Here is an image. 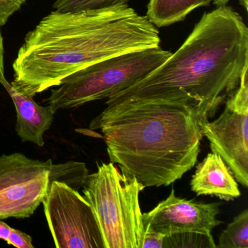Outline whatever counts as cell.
Wrapping results in <instances>:
<instances>
[{
    "instance_id": "12",
    "label": "cell",
    "mask_w": 248,
    "mask_h": 248,
    "mask_svg": "<svg viewBox=\"0 0 248 248\" xmlns=\"http://www.w3.org/2000/svg\"><path fill=\"white\" fill-rule=\"evenodd\" d=\"M51 159L40 161L24 154L13 153L0 156V190L17 183L27 181L50 170Z\"/></svg>"
},
{
    "instance_id": "20",
    "label": "cell",
    "mask_w": 248,
    "mask_h": 248,
    "mask_svg": "<svg viewBox=\"0 0 248 248\" xmlns=\"http://www.w3.org/2000/svg\"><path fill=\"white\" fill-rule=\"evenodd\" d=\"M165 236L157 232L145 231L141 248H162Z\"/></svg>"
},
{
    "instance_id": "4",
    "label": "cell",
    "mask_w": 248,
    "mask_h": 248,
    "mask_svg": "<svg viewBox=\"0 0 248 248\" xmlns=\"http://www.w3.org/2000/svg\"><path fill=\"white\" fill-rule=\"evenodd\" d=\"M144 188L114 163L98 165L82 188L93 210L105 248H141L144 228L139 194Z\"/></svg>"
},
{
    "instance_id": "24",
    "label": "cell",
    "mask_w": 248,
    "mask_h": 248,
    "mask_svg": "<svg viewBox=\"0 0 248 248\" xmlns=\"http://www.w3.org/2000/svg\"><path fill=\"white\" fill-rule=\"evenodd\" d=\"M240 3L247 11L248 10V0H240Z\"/></svg>"
},
{
    "instance_id": "14",
    "label": "cell",
    "mask_w": 248,
    "mask_h": 248,
    "mask_svg": "<svg viewBox=\"0 0 248 248\" xmlns=\"http://www.w3.org/2000/svg\"><path fill=\"white\" fill-rule=\"evenodd\" d=\"M88 172L86 164L84 162L69 161L64 163H53L49 171V183L59 181L78 191L83 188L89 175Z\"/></svg>"
},
{
    "instance_id": "3",
    "label": "cell",
    "mask_w": 248,
    "mask_h": 248,
    "mask_svg": "<svg viewBox=\"0 0 248 248\" xmlns=\"http://www.w3.org/2000/svg\"><path fill=\"white\" fill-rule=\"evenodd\" d=\"M187 100L129 101L108 106L93 119L110 161L145 188L168 186L195 166L207 122Z\"/></svg>"
},
{
    "instance_id": "5",
    "label": "cell",
    "mask_w": 248,
    "mask_h": 248,
    "mask_svg": "<svg viewBox=\"0 0 248 248\" xmlns=\"http://www.w3.org/2000/svg\"><path fill=\"white\" fill-rule=\"evenodd\" d=\"M172 53L160 46L113 56L65 78L47 100L55 111L109 98L163 63Z\"/></svg>"
},
{
    "instance_id": "2",
    "label": "cell",
    "mask_w": 248,
    "mask_h": 248,
    "mask_svg": "<svg viewBox=\"0 0 248 248\" xmlns=\"http://www.w3.org/2000/svg\"><path fill=\"white\" fill-rule=\"evenodd\" d=\"M248 68V28L230 7L203 14L184 44L144 78L108 98L129 101L187 100L207 120L239 86Z\"/></svg>"
},
{
    "instance_id": "17",
    "label": "cell",
    "mask_w": 248,
    "mask_h": 248,
    "mask_svg": "<svg viewBox=\"0 0 248 248\" xmlns=\"http://www.w3.org/2000/svg\"><path fill=\"white\" fill-rule=\"evenodd\" d=\"M130 0H56L53 7L58 12H78L127 5Z\"/></svg>"
},
{
    "instance_id": "18",
    "label": "cell",
    "mask_w": 248,
    "mask_h": 248,
    "mask_svg": "<svg viewBox=\"0 0 248 248\" xmlns=\"http://www.w3.org/2000/svg\"><path fill=\"white\" fill-rule=\"evenodd\" d=\"M26 0H0V28L21 8Z\"/></svg>"
},
{
    "instance_id": "16",
    "label": "cell",
    "mask_w": 248,
    "mask_h": 248,
    "mask_svg": "<svg viewBox=\"0 0 248 248\" xmlns=\"http://www.w3.org/2000/svg\"><path fill=\"white\" fill-rule=\"evenodd\" d=\"M213 235L182 232L165 236L162 248H216Z\"/></svg>"
},
{
    "instance_id": "15",
    "label": "cell",
    "mask_w": 248,
    "mask_h": 248,
    "mask_svg": "<svg viewBox=\"0 0 248 248\" xmlns=\"http://www.w3.org/2000/svg\"><path fill=\"white\" fill-rule=\"evenodd\" d=\"M218 248H248V210L233 219L218 238Z\"/></svg>"
},
{
    "instance_id": "7",
    "label": "cell",
    "mask_w": 248,
    "mask_h": 248,
    "mask_svg": "<svg viewBox=\"0 0 248 248\" xmlns=\"http://www.w3.org/2000/svg\"><path fill=\"white\" fill-rule=\"evenodd\" d=\"M248 68L239 86L226 99L218 118L202 124L212 152L221 156L235 179L248 187Z\"/></svg>"
},
{
    "instance_id": "21",
    "label": "cell",
    "mask_w": 248,
    "mask_h": 248,
    "mask_svg": "<svg viewBox=\"0 0 248 248\" xmlns=\"http://www.w3.org/2000/svg\"><path fill=\"white\" fill-rule=\"evenodd\" d=\"M4 50L3 37L0 32V83L5 79V69H4Z\"/></svg>"
},
{
    "instance_id": "22",
    "label": "cell",
    "mask_w": 248,
    "mask_h": 248,
    "mask_svg": "<svg viewBox=\"0 0 248 248\" xmlns=\"http://www.w3.org/2000/svg\"><path fill=\"white\" fill-rule=\"evenodd\" d=\"M11 229L12 228L9 225L7 224L0 219V239H3L7 242L10 234H11Z\"/></svg>"
},
{
    "instance_id": "9",
    "label": "cell",
    "mask_w": 248,
    "mask_h": 248,
    "mask_svg": "<svg viewBox=\"0 0 248 248\" xmlns=\"http://www.w3.org/2000/svg\"><path fill=\"white\" fill-rule=\"evenodd\" d=\"M14 102L16 111L17 135L23 142H31L37 146H44V134L50 129L54 120L56 111L50 105L42 107L26 95L16 89L6 79L1 82Z\"/></svg>"
},
{
    "instance_id": "10",
    "label": "cell",
    "mask_w": 248,
    "mask_h": 248,
    "mask_svg": "<svg viewBox=\"0 0 248 248\" xmlns=\"http://www.w3.org/2000/svg\"><path fill=\"white\" fill-rule=\"evenodd\" d=\"M190 186L197 196H211L225 201H232L241 194L232 171L221 156L213 152L197 165Z\"/></svg>"
},
{
    "instance_id": "11",
    "label": "cell",
    "mask_w": 248,
    "mask_h": 248,
    "mask_svg": "<svg viewBox=\"0 0 248 248\" xmlns=\"http://www.w3.org/2000/svg\"><path fill=\"white\" fill-rule=\"evenodd\" d=\"M49 171L0 190V219L32 216L48 190Z\"/></svg>"
},
{
    "instance_id": "6",
    "label": "cell",
    "mask_w": 248,
    "mask_h": 248,
    "mask_svg": "<svg viewBox=\"0 0 248 248\" xmlns=\"http://www.w3.org/2000/svg\"><path fill=\"white\" fill-rule=\"evenodd\" d=\"M42 203L56 248H105L93 210L79 191L51 181Z\"/></svg>"
},
{
    "instance_id": "23",
    "label": "cell",
    "mask_w": 248,
    "mask_h": 248,
    "mask_svg": "<svg viewBox=\"0 0 248 248\" xmlns=\"http://www.w3.org/2000/svg\"><path fill=\"white\" fill-rule=\"evenodd\" d=\"M213 4H214V5H216V8L226 6L229 2V0H213Z\"/></svg>"
},
{
    "instance_id": "8",
    "label": "cell",
    "mask_w": 248,
    "mask_h": 248,
    "mask_svg": "<svg viewBox=\"0 0 248 248\" xmlns=\"http://www.w3.org/2000/svg\"><path fill=\"white\" fill-rule=\"evenodd\" d=\"M220 203H204L180 198L172 188L170 194L155 208L143 213L145 231H152L164 236L182 232H197L212 234L222 223L217 218Z\"/></svg>"
},
{
    "instance_id": "19",
    "label": "cell",
    "mask_w": 248,
    "mask_h": 248,
    "mask_svg": "<svg viewBox=\"0 0 248 248\" xmlns=\"http://www.w3.org/2000/svg\"><path fill=\"white\" fill-rule=\"evenodd\" d=\"M6 242L8 245L18 248H34L31 236L14 228L11 229V234Z\"/></svg>"
},
{
    "instance_id": "1",
    "label": "cell",
    "mask_w": 248,
    "mask_h": 248,
    "mask_svg": "<svg viewBox=\"0 0 248 248\" xmlns=\"http://www.w3.org/2000/svg\"><path fill=\"white\" fill-rule=\"evenodd\" d=\"M160 43L157 27L128 5L52 11L26 35L11 85L33 98L90 65Z\"/></svg>"
},
{
    "instance_id": "13",
    "label": "cell",
    "mask_w": 248,
    "mask_h": 248,
    "mask_svg": "<svg viewBox=\"0 0 248 248\" xmlns=\"http://www.w3.org/2000/svg\"><path fill=\"white\" fill-rule=\"evenodd\" d=\"M213 0H149L146 16L157 28L184 21L194 10L208 6Z\"/></svg>"
}]
</instances>
